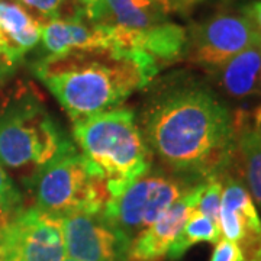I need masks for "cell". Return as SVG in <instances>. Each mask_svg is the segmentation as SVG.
<instances>
[{
	"instance_id": "6da1fadb",
	"label": "cell",
	"mask_w": 261,
	"mask_h": 261,
	"mask_svg": "<svg viewBox=\"0 0 261 261\" xmlns=\"http://www.w3.org/2000/svg\"><path fill=\"white\" fill-rule=\"evenodd\" d=\"M151 157L190 183L222 177L235 145V115L200 82L177 77L151 94L141 115Z\"/></svg>"
},
{
	"instance_id": "7a4b0ae2",
	"label": "cell",
	"mask_w": 261,
	"mask_h": 261,
	"mask_svg": "<svg viewBox=\"0 0 261 261\" xmlns=\"http://www.w3.org/2000/svg\"><path fill=\"white\" fill-rule=\"evenodd\" d=\"M32 71L73 123L116 109L148 86L130 58L112 51L45 56Z\"/></svg>"
},
{
	"instance_id": "3957f363",
	"label": "cell",
	"mask_w": 261,
	"mask_h": 261,
	"mask_svg": "<svg viewBox=\"0 0 261 261\" xmlns=\"http://www.w3.org/2000/svg\"><path fill=\"white\" fill-rule=\"evenodd\" d=\"M80 152L105 180L111 199L152 167L135 112L116 108L73 123Z\"/></svg>"
},
{
	"instance_id": "277c9868",
	"label": "cell",
	"mask_w": 261,
	"mask_h": 261,
	"mask_svg": "<svg viewBox=\"0 0 261 261\" xmlns=\"http://www.w3.org/2000/svg\"><path fill=\"white\" fill-rule=\"evenodd\" d=\"M35 207L63 218L73 212L100 214L111 196L106 183L68 140L31 177Z\"/></svg>"
},
{
	"instance_id": "5b68a950",
	"label": "cell",
	"mask_w": 261,
	"mask_h": 261,
	"mask_svg": "<svg viewBox=\"0 0 261 261\" xmlns=\"http://www.w3.org/2000/svg\"><path fill=\"white\" fill-rule=\"evenodd\" d=\"M67 141L37 100L20 99L0 113V166L34 176Z\"/></svg>"
},
{
	"instance_id": "8992f818",
	"label": "cell",
	"mask_w": 261,
	"mask_h": 261,
	"mask_svg": "<svg viewBox=\"0 0 261 261\" xmlns=\"http://www.w3.org/2000/svg\"><path fill=\"white\" fill-rule=\"evenodd\" d=\"M196 183L151 167L121 195L109 199L100 215L130 247L140 233L157 222Z\"/></svg>"
},
{
	"instance_id": "52a82bcc",
	"label": "cell",
	"mask_w": 261,
	"mask_h": 261,
	"mask_svg": "<svg viewBox=\"0 0 261 261\" xmlns=\"http://www.w3.org/2000/svg\"><path fill=\"white\" fill-rule=\"evenodd\" d=\"M64 257L61 218L28 207L0 224V261H63Z\"/></svg>"
},
{
	"instance_id": "ba28073f",
	"label": "cell",
	"mask_w": 261,
	"mask_h": 261,
	"mask_svg": "<svg viewBox=\"0 0 261 261\" xmlns=\"http://www.w3.org/2000/svg\"><path fill=\"white\" fill-rule=\"evenodd\" d=\"M187 31L183 58L214 73L228 60L260 41L261 35L243 13L221 12Z\"/></svg>"
},
{
	"instance_id": "9c48e42d",
	"label": "cell",
	"mask_w": 261,
	"mask_h": 261,
	"mask_svg": "<svg viewBox=\"0 0 261 261\" xmlns=\"http://www.w3.org/2000/svg\"><path fill=\"white\" fill-rule=\"evenodd\" d=\"M65 254L79 261H126L129 244L100 214L73 212L61 218Z\"/></svg>"
},
{
	"instance_id": "30bf717a",
	"label": "cell",
	"mask_w": 261,
	"mask_h": 261,
	"mask_svg": "<svg viewBox=\"0 0 261 261\" xmlns=\"http://www.w3.org/2000/svg\"><path fill=\"white\" fill-rule=\"evenodd\" d=\"M222 199L219 229L225 240L235 243L245 261L252 260L261 250V218L250 192L238 178L222 176Z\"/></svg>"
},
{
	"instance_id": "8fae6325",
	"label": "cell",
	"mask_w": 261,
	"mask_h": 261,
	"mask_svg": "<svg viewBox=\"0 0 261 261\" xmlns=\"http://www.w3.org/2000/svg\"><path fill=\"white\" fill-rule=\"evenodd\" d=\"M205 181L187 190L157 222L132 241L126 261H161L167 257L171 244L174 243L190 212L197 205Z\"/></svg>"
},
{
	"instance_id": "7c38bea8",
	"label": "cell",
	"mask_w": 261,
	"mask_h": 261,
	"mask_svg": "<svg viewBox=\"0 0 261 261\" xmlns=\"http://www.w3.org/2000/svg\"><path fill=\"white\" fill-rule=\"evenodd\" d=\"M41 39L47 56L112 51L109 27L93 23L86 15L75 19L47 20L41 27Z\"/></svg>"
},
{
	"instance_id": "4fadbf2b",
	"label": "cell",
	"mask_w": 261,
	"mask_h": 261,
	"mask_svg": "<svg viewBox=\"0 0 261 261\" xmlns=\"http://www.w3.org/2000/svg\"><path fill=\"white\" fill-rule=\"evenodd\" d=\"M168 9V0H102L86 9V16L99 25L144 31L167 22Z\"/></svg>"
},
{
	"instance_id": "5bb4252c",
	"label": "cell",
	"mask_w": 261,
	"mask_h": 261,
	"mask_svg": "<svg viewBox=\"0 0 261 261\" xmlns=\"http://www.w3.org/2000/svg\"><path fill=\"white\" fill-rule=\"evenodd\" d=\"M214 74L221 89L232 99L261 96V39L228 60Z\"/></svg>"
},
{
	"instance_id": "9a60e30c",
	"label": "cell",
	"mask_w": 261,
	"mask_h": 261,
	"mask_svg": "<svg viewBox=\"0 0 261 261\" xmlns=\"http://www.w3.org/2000/svg\"><path fill=\"white\" fill-rule=\"evenodd\" d=\"M235 128L231 167L235 166L252 200L261 206V132L252 125L250 113L235 115Z\"/></svg>"
},
{
	"instance_id": "2e32d148",
	"label": "cell",
	"mask_w": 261,
	"mask_h": 261,
	"mask_svg": "<svg viewBox=\"0 0 261 261\" xmlns=\"http://www.w3.org/2000/svg\"><path fill=\"white\" fill-rule=\"evenodd\" d=\"M42 23L18 3L0 0V29L20 56L37 47Z\"/></svg>"
},
{
	"instance_id": "e0dca14e",
	"label": "cell",
	"mask_w": 261,
	"mask_h": 261,
	"mask_svg": "<svg viewBox=\"0 0 261 261\" xmlns=\"http://www.w3.org/2000/svg\"><path fill=\"white\" fill-rule=\"evenodd\" d=\"M221 240V229L219 225L215 224L207 216L200 214L197 209H193L183 229L180 231L174 243L171 244L167 255L170 260H178L181 258L189 248H192L195 244L211 243L216 244Z\"/></svg>"
},
{
	"instance_id": "ac0fdd59",
	"label": "cell",
	"mask_w": 261,
	"mask_h": 261,
	"mask_svg": "<svg viewBox=\"0 0 261 261\" xmlns=\"http://www.w3.org/2000/svg\"><path fill=\"white\" fill-rule=\"evenodd\" d=\"M222 178L214 176L209 177L203 185L200 197L197 200L196 209L207 216L215 224L219 225V211H221V199H222Z\"/></svg>"
},
{
	"instance_id": "d6986e66",
	"label": "cell",
	"mask_w": 261,
	"mask_h": 261,
	"mask_svg": "<svg viewBox=\"0 0 261 261\" xmlns=\"http://www.w3.org/2000/svg\"><path fill=\"white\" fill-rule=\"evenodd\" d=\"M23 209L22 195L9 174L0 166V224Z\"/></svg>"
},
{
	"instance_id": "ffe728a7",
	"label": "cell",
	"mask_w": 261,
	"mask_h": 261,
	"mask_svg": "<svg viewBox=\"0 0 261 261\" xmlns=\"http://www.w3.org/2000/svg\"><path fill=\"white\" fill-rule=\"evenodd\" d=\"M18 2L31 12L37 13L41 18L39 19L41 23L42 20L45 23L47 20L60 19L67 0H18Z\"/></svg>"
},
{
	"instance_id": "44dd1931",
	"label": "cell",
	"mask_w": 261,
	"mask_h": 261,
	"mask_svg": "<svg viewBox=\"0 0 261 261\" xmlns=\"http://www.w3.org/2000/svg\"><path fill=\"white\" fill-rule=\"evenodd\" d=\"M211 261H245V258H244L241 248L237 244L221 238L216 243Z\"/></svg>"
},
{
	"instance_id": "7402d4cb",
	"label": "cell",
	"mask_w": 261,
	"mask_h": 261,
	"mask_svg": "<svg viewBox=\"0 0 261 261\" xmlns=\"http://www.w3.org/2000/svg\"><path fill=\"white\" fill-rule=\"evenodd\" d=\"M22 57L16 56L6 49H0V83H3L15 71L16 64Z\"/></svg>"
},
{
	"instance_id": "603a6c76",
	"label": "cell",
	"mask_w": 261,
	"mask_h": 261,
	"mask_svg": "<svg viewBox=\"0 0 261 261\" xmlns=\"http://www.w3.org/2000/svg\"><path fill=\"white\" fill-rule=\"evenodd\" d=\"M241 13L251 22L252 27L257 29V32L261 35V0H255L250 5L244 6Z\"/></svg>"
},
{
	"instance_id": "cb8c5ba5",
	"label": "cell",
	"mask_w": 261,
	"mask_h": 261,
	"mask_svg": "<svg viewBox=\"0 0 261 261\" xmlns=\"http://www.w3.org/2000/svg\"><path fill=\"white\" fill-rule=\"evenodd\" d=\"M200 2L203 0H168V5H170V9L189 10Z\"/></svg>"
},
{
	"instance_id": "d4e9b609",
	"label": "cell",
	"mask_w": 261,
	"mask_h": 261,
	"mask_svg": "<svg viewBox=\"0 0 261 261\" xmlns=\"http://www.w3.org/2000/svg\"><path fill=\"white\" fill-rule=\"evenodd\" d=\"M0 49H6V51H10V53H13V54H16V56L23 57V56H20L18 51H15V49H13V47L10 45L9 39L6 38V35L3 34V31H2V29H0Z\"/></svg>"
},
{
	"instance_id": "484cf974",
	"label": "cell",
	"mask_w": 261,
	"mask_h": 261,
	"mask_svg": "<svg viewBox=\"0 0 261 261\" xmlns=\"http://www.w3.org/2000/svg\"><path fill=\"white\" fill-rule=\"evenodd\" d=\"M80 5H83L84 9H90V8H93V6H96L99 2H102V0H77Z\"/></svg>"
},
{
	"instance_id": "4316f807",
	"label": "cell",
	"mask_w": 261,
	"mask_h": 261,
	"mask_svg": "<svg viewBox=\"0 0 261 261\" xmlns=\"http://www.w3.org/2000/svg\"><path fill=\"white\" fill-rule=\"evenodd\" d=\"M250 261H261V250H260V252H258V254H257V255H255V257H254V258Z\"/></svg>"
},
{
	"instance_id": "83f0119b",
	"label": "cell",
	"mask_w": 261,
	"mask_h": 261,
	"mask_svg": "<svg viewBox=\"0 0 261 261\" xmlns=\"http://www.w3.org/2000/svg\"><path fill=\"white\" fill-rule=\"evenodd\" d=\"M63 261H79V260H74V258H70V257H68V258H64Z\"/></svg>"
}]
</instances>
